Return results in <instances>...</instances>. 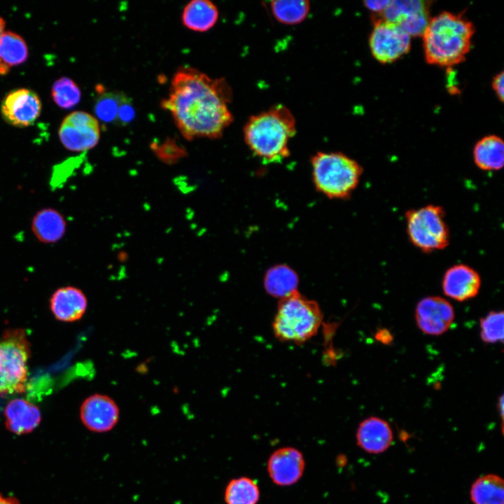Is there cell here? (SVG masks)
<instances>
[{
	"mask_svg": "<svg viewBox=\"0 0 504 504\" xmlns=\"http://www.w3.org/2000/svg\"><path fill=\"white\" fill-rule=\"evenodd\" d=\"M323 318L318 303L297 291L279 300L272 325L274 335L280 342L302 344L317 334Z\"/></svg>",
	"mask_w": 504,
	"mask_h": 504,
	"instance_id": "4",
	"label": "cell"
},
{
	"mask_svg": "<svg viewBox=\"0 0 504 504\" xmlns=\"http://www.w3.org/2000/svg\"><path fill=\"white\" fill-rule=\"evenodd\" d=\"M369 45L376 60L391 63L407 54L411 46V36L397 24L381 18H374Z\"/></svg>",
	"mask_w": 504,
	"mask_h": 504,
	"instance_id": "8",
	"label": "cell"
},
{
	"mask_svg": "<svg viewBox=\"0 0 504 504\" xmlns=\"http://www.w3.org/2000/svg\"><path fill=\"white\" fill-rule=\"evenodd\" d=\"M428 1L392 0L381 18L400 27L410 36H422L430 20Z\"/></svg>",
	"mask_w": 504,
	"mask_h": 504,
	"instance_id": "10",
	"label": "cell"
},
{
	"mask_svg": "<svg viewBox=\"0 0 504 504\" xmlns=\"http://www.w3.org/2000/svg\"><path fill=\"white\" fill-rule=\"evenodd\" d=\"M270 9L278 22L286 24H296L307 18L310 4L306 0L272 1L270 2Z\"/></svg>",
	"mask_w": 504,
	"mask_h": 504,
	"instance_id": "24",
	"label": "cell"
},
{
	"mask_svg": "<svg viewBox=\"0 0 504 504\" xmlns=\"http://www.w3.org/2000/svg\"><path fill=\"white\" fill-rule=\"evenodd\" d=\"M27 57L24 40L13 32H4L0 38V60L9 67L24 62Z\"/></svg>",
	"mask_w": 504,
	"mask_h": 504,
	"instance_id": "26",
	"label": "cell"
},
{
	"mask_svg": "<svg viewBox=\"0 0 504 504\" xmlns=\"http://www.w3.org/2000/svg\"><path fill=\"white\" fill-rule=\"evenodd\" d=\"M41 111V102L38 95L24 88L9 92L1 104V113L6 121L20 127L32 125Z\"/></svg>",
	"mask_w": 504,
	"mask_h": 504,
	"instance_id": "13",
	"label": "cell"
},
{
	"mask_svg": "<svg viewBox=\"0 0 504 504\" xmlns=\"http://www.w3.org/2000/svg\"><path fill=\"white\" fill-rule=\"evenodd\" d=\"M134 115L135 111L131 101L125 95L120 103L115 123L125 125L134 119Z\"/></svg>",
	"mask_w": 504,
	"mask_h": 504,
	"instance_id": "30",
	"label": "cell"
},
{
	"mask_svg": "<svg viewBox=\"0 0 504 504\" xmlns=\"http://www.w3.org/2000/svg\"><path fill=\"white\" fill-rule=\"evenodd\" d=\"M415 318L423 332L429 335H440L451 326L454 319V310L445 299L429 296L423 298L417 304Z\"/></svg>",
	"mask_w": 504,
	"mask_h": 504,
	"instance_id": "12",
	"label": "cell"
},
{
	"mask_svg": "<svg viewBox=\"0 0 504 504\" xmlns=\"http://www.w3.org/2000/svg\"><path fill=\"white\" fill-rule=\"evenodd\" d=\"M358 445L370 454H379L391 444L393 432L385 420L371 416L362 421L356 432Z\"/></svg>",
	"mask_w": 504,
	"mask_h": 504,
	"instance_id": "16",
	"label": "cell"
},
{
	"mask_svg": "<svg viewBox=\"0 0 504 504\" xmlns=\"http://www.w3.org/2000/svg\"><path fill=\"white\" fill-rule=\"evenodd\" d=\"M232 90L224 78H211L199 70L180 67L161 106L172 114L183 136L218 139L233 121L228 108Z\"/></svg>",
	"mask_w": 504,
	"mask_h": 504,
	"instance_id": "1",
	"label": "cell"
},
{
	"mask_svg": "<svg viewBox=\"0 0 504 504\" xmlns=\"http://www.w3.org/2000/svg\"><path fill=\"white\" fill-rule=\"evenodd\" d=\"M390 0L365 1V6L370 10L381 14L388 6Z\"/></svg>",
	"mask_w": 504,
	"mask_h": 504,
	"instance_id": "32",
	"label": "cell"
},
{
	"mask_svg": "<svg viewBox=\"0 0 504 504\" xmlns=\"http://www.w3.org/2000/svg\"><path fill=\"white\" fill-rule=\"evenodd\" d=\"M6 426L18 435L34 430L40 424L41 414L38 407L22 398L11 400L4 410Z\"/></svg>",
	"mask_w": 504,
	"mask_h": 504,
	"instance_id": "18",
	"label": "cell"
},
{
	"mask_svg": "<svg viewBox=\"0 0 504 504\" xmlns=\"http://www.w3.org/2000/svg\"><path fill=\"white\" fill-rule=\"evenodd\" d=\"M260 497L257 484L248 477L232 479L225 490L227 504H256Z\"/></svg>",
	"mask_w": 504,
	"mask_h": 504,
	"instance_id": "25",
	"label": "cell"
},
{
	"mask_svg": "<svg viewBox=\"0 0 504 504\" xmlns=\"http://www.w3.org/2000/svg\"><path fill=\"white\" fill-rule=\"evenodd\" d=\"M32 230L38 239L44 243L59 240L66 230V222L60 213L53 209L39 211L32 220Z\"/></svg>",
	"mask_w": 504,
	"mask_h": 504,
	"instance_id": "22",
	"label": "cell"
},
{
	"mask_svg": "<svg viewBox=\"0 0 504 504\" xmlns=\"http://www.w3.org/2000/svg\"><path fill=\"white\" fill-rule=\"evenodd\" d=\"M52 96L57 106L71 108L80 102L81 92L74 80L69 78H61L53 84Z\"/></svg>",
	"mask_w": 504,
	"mask_h": 504,
	"instance_id": "27",
	"label": "cell"
},
{
	"mask_svg": "<svg viewBox=\"0 0 504 504\" xmlns=\"http://www.w3.org/2000/svg\"><path fill=\"white\" fill-rule=\"evenodd\" d=\"M88 306L83 291L76 287L66 286L57 289L50 299V309L58 320L72 322L82 318Z\"/></svg>",
	"mask_w": 504,
	"mask_h": 504,
	"instance_id": "17",
	"label": "cell"
},
{
	"mask_svg": "<svg viewBox=\"0 0 504 504\" xmlns=\"http://www.w3.org/2000/svg\"><path fill=\"white\" fill-rule=\"evenodd\" d=\"M475 34L472 23L464 17L442 12L430 18L422 35L426 62L450 67L465 59Z\"/></svg>",
	"mask_w": 504,
	"mask_h": 504,
	"instance_id": "2",
	"label": "cell"
},
{
	"mask_svg": "<svg viewBox=\"0 0 504 504\" xmlns=\"http://www.w3.org/2000/svg\"><path fill=\"white\" fill-rule=\"evenodd\" d=\"M503 312L492 311L480 321V336L486 343L503 342Z\"/></svg>",
	"mask_w": 504,
	"mask_h": 504,
	"instance_id": "29",
	"label": "cell"
},
{
	"mask_svg": "<svg viewBox=\"0 0 504 504\" xmlns=\"http://www.w3.org/2000/svg\"><path fill=\"white\" fill-rule=\"evenodd\" d=\"M59 136L63 146L71 151L83 152L94 148L100 139L98 120L84 111H75L62 121Z\"/></svg>",
	"mask_w": 504,
	"mask_h": 504,
	"instance_id": "9",
	"label": "cell"
},
{
	"mask_svg": "<svg viewBox=\"0 0 504 504\" xmlns=\"http://www.w3.org/2000/svg\"><path fill=\"white\" fill-rule=\"evenodd\" d=\"M470 498L474 504H504V484L498 475L489 474L472 484Z\"/></svg>",
	"mask_w": 504,
	"mask_h": 504,
	"instance_id": "23",
	"label": "cell"
},
{
	"mask_svg": "<svg viewBox=\"0 0 504 504\" xmlns=\"http://www.w3.org/2000/svg\"><path fill=\"white\" fill-rule=\"evenodd\" d=\"M375 338L385 344H389L393 341L392 335L386 329H382L377 331L375 335Z\"/></svg>",
	"mask_w": 504,
	"mask_h": 504,
	"instance_id": "33",
	"label": "cell"
},
{
	"mask_svg": "<svg viewBox=\"0 0 504 504\" xmlns=\"http://www.w3.org/2000/svg\"><path fill=\"white\" fill-rule=\"evenodd\" d=\"M4 27H5V22L4 20L0 17V38L3 34L4 33Z\"/></svg>",
	"mask_w": 504,
	"mask_h": 504,
	"instance_id": "36",
	"label": "cell"
},
{
	"mask_svg": "<svg viewBox=\"0 0 504 504\" xmlns=\"http://www.w3.org/2000/svg\"><path fill=\"white\" fill-rule=\"evenodd\" d=\"M299 278L289 266L276 265L270 268L264 276V288L272 297L279 300L298 291Z\"/></svg>",
	"mask_w": 504,
	"mask_h": 504,
	"instance_id": "21",
	"label": "cell"
},
{
	"mask_svg": "<svg viewBox=\"0 0 504 504\" xmlns=\"http://www.w3.org/2000/svg\"><path fill=\"white\" fill-rule=\"evenodd\" d=\"M302 453L293 447L276 450L270 457L267 470L272 480L279 486H289L297 482L304 469Z\"/></svg>",
	"mask_w": 504,
	"mask_h": 504,
	"instance_id": "15",
	"label": "cell"
},
{
	"mask_svg": "<svg viewBox=\"0 0 504 504\" xmlns=\"http://www.w3.org/2000/svg\"><path fill=\"white\" fill-rule=\"evenodd\" d=\"M498 409L500 411V414L501 416V419L503 421V397L500 396L499 401H498Z\"/></svg>",
	"mask_w": 504,
	"mask_h": 504,
	"instance_id": "35",
	"label": "cell"
},
{
	"mask_svg": "<svg viewBox=\"0 0 504 504\" xmlns=\"http://www.w3.org/2000/svg\"><path fill=\"white\" fill-rule=\"evenodd\" d=\"M492 88L498 99L503 101L504 98V73L501 71L497 74L493 78Z\"/></svg>",
	"mask_w": 504,
	"mask_h": 504,
	"instance_id": "31",
	"label": "cell"
},
{
	"mask_svg": "<svg viewBox=\"0 0 504 504\" xmlns=\"http://www.w3.org/2000/svg\"><path fill=\"white\" fill-rule=\"evenodd\" d=\"M29 354V342L24 331L13 330L5 332L0 340V393L24 390Z\"/></svg>",
	"mask_w": 504,
	"mask_h": 504,
	"instance_id": "7",
	"label": "cell"
},
{
	"mask_svg": "<svg viewBox=\"0 0 504 504\" xmlns=\"http://www.w3.org/2000/svg\"><path fill=\"white\" fill-rule=\"evenodd\" d=\"M476 166L486 172L498 171L504 165V143L496 135H488L477 142L473 148Z\"/></svg>",
	"mask_w": 504,
	"mask_h": 504,
	"instance_id": "20",
	"label": "cell"
},
{
	"mask_svg": "<svg viewBox=\"0 0 504 504\" xmlns=\"http://www.w3.org/2000/svg\"><path fill=\"white\" fill-rule=\"evenodd\" d=\"M243 132L254 155L265 162H278L290 154L288 142L296 132L295 120L286 106L278 104L249 118Z\"/></svg>",
	"mask_w": 504,
	"mask_h": 504,
	"instance_id": "3",
	"label": "cell"
},
{
	"mask_svg": "<svg viewBox=\"0 0 504 504\" xmlns=\"http://www.w3.org/2000/svg\"><path fill=\"white\" fill-rule=\"evenodd\" d=\"M445 216L443 207L435 204L406 211V231L410 241L426 253L447 247L450 234Z\"/></svg>",
	"mask_w": 504,
	"mask_h": 504,
	"instance_id": "6",
	"label": "cell"
},
{
	"mask_svg": "<svg viewBox=\"0 0 504 504\" xmlns=\"http://www.w3.org/2000/svg\"><path fill=\"white\" fill-rule=\"evenodd\" d=\"M80 417L83 424L90 431L106 433L118 424L120 410L110 396L96 393L88 397L82 403Z\"/></svg>",
	"mask_w": 504,
	"mask_h": 504,
	"instance_id": "11",
	"label": "cell"
},
{
	"mask_svg": "<svg viewBox=\"0 0 504 504\" xmlns=\"http://www.w3.org/2000/svg\"><path fill=\"white\" fill-rule=\"evenodd\" d=\"M311 164L316 188L331 199L350 197L363 174L360 164L340 152H318Z\"/></svg>",
	"mask_w": 504,
	"mask_h": 504,
	"instance_id": "5",
	"label": "cell"
},
{
	"mask_svg": "<svg viewBox=\"0 0 504 504\" xmlns=\"http://www.w3.org/2000/svg\"><path fill=\"white\" fill-rule=\"evenodd\" d=\"M442 286L446 296L462 302L478 294L481 278L479 273L469 265L456 264L446 270Z\"/></svg>",
	"mask_w": 504,
	"mask_h": 504,
	"instance_id": "14",
	"label": "cell"
},
{
	"mask_svg": "<svg viewBox=\"0 0 504 504\" xmlns=\"http://www.w3.org/2000/svg\"><path fill=\"white\" fill-rule=\"evenodd\" d=\"M125 96L119 92H101L94 106L97 118L104 122L115 123L118 109Z\"/></svg>",
	"mask_w": 504,
	"mask_h": 504,
	"instance_id": "28",
	"label": "cell"
},
{
	"mask_svg": "<svg viewBox=\"0 0 504 504\" xmlns=\"http://www.w3.org/2000/svg\"><path fill=\"white\" fill-rule=\"evenodd\" d=\"M0 504H20L19 501L13 497L4 496L0 493Z\"/></svg>",
	"mask_w": 504,
	"mask_h": 504,
	"instance_id": "34",
	"label": "cell"
},
{
	"mask_svg": "<svg viewBox=\"0 0 504 504\" xmlns=\"http://www.w3.org/2000/svg\"><path fill=\"white\" fill-rule=\"evenodd\" d=\"M218 18L216 6L209 0H192L184 7L181 20L190 30L204 32L211 29Z\"/></svg>",
	"mask_w": 504,
	"mask_h": 504,
	"instance_id": "19",
	"label": "cell"
}]
</instances>
